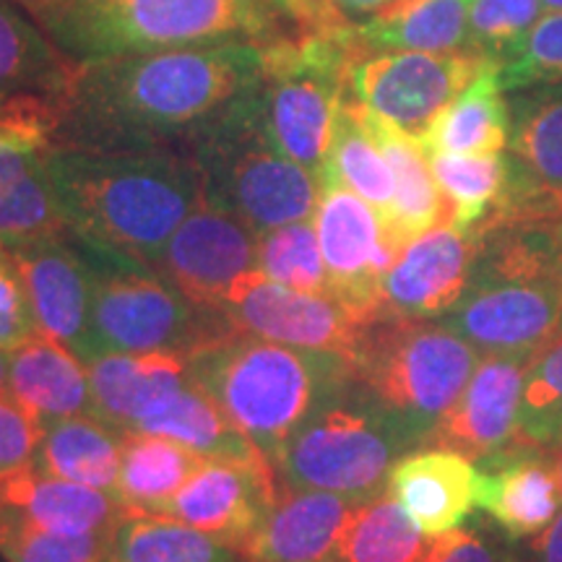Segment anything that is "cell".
<instances>
[{"mask_svg":"<svg viewBox=\"0 0 562 562\" xmlns=\"http://www.w3.org/2000/svg\"><path fill=\"white\" fill-rule=\"evenodd\" d=\"M261 45L180 47L81 63L50 131L89 151H188L256 81Z\"/></svg>","mask_w":562,"mask_h":562,"instance_id":"obj_1","label":"cell"},{"mask_svg":"<svg viewBox=\"0 0 562 562\" xmlns=\"http://www.w3.org/2000/svg\"><path fill=\"white\" fill-rule=\"evenodd\" d=\"M50 167L68 229L94 250L144 269L203 203L201 170L188 151H89L53 144Z\"/></svg>","mask_w":562,"mask_h":562,"instance_id":"obj_2","label":"cell"},{"mask_svg":"<svg viewBox=\"0 0 562 562\" xmlns=\"http://www.w3.org/2000/svg\"><path fill=\"white\" fill-rule=\"evenodd\" d=\"M74 63L305 32L269 0H19Z\"/></svg>","mask_w":562,"mask_h":562,"instance_id":"obj_3","label":"cell"},{"mask_svg":"<svg viewBox=\"0 0 562 562\" xmlns=\"http://www.w3.org/2000/svg\"><path fill=\"white\" fill-rule=\"evenodd\" d=\"M355 364L339 355L258 339L243 328L188 357V375L271 463L315 404Z\"/></svg>","mask_w":562,"mask_h":562,"instance_id":"obj_4","label":"cell"},{"mask_svg":"<svg viewBox=\"0 0 562 562\" xmlns=\"http://www.w3.org/2000/svg\"><path fill=\"white\" fill-rule=\"evenodd\" d=\"M419 440L385 412L355 370L315 404L273 461L279 487L328 490L368 501Z\"/></svg>","mask_w":562,"mask_h":562,"instance_id":"obj_5","label":"cell"},{"mask_svg":"<svg viewBox=\"0 0 562 562\" xmlns=\"http://www.w3.org/2000/svg\"><path fill=\"white\" fill-rule=\"evenodd\" d=\"M351 21L331 30L284 34L261 45L263 60L248 94L266 133L321 182L334 125L347 100L349 66L360 58Z\"/></svg>","mask_w":562,"mask_h":562,"instance_id":"obj_6","label":"cell"},{"mask_svg":"<svg viewBox=\"0 0 562 562\" xmlns=\"http://www.w3.org/2000/svg\"><path fill=\"white\" fill-rule=\"evenodd\" d=\"M248 89L193 140L188 154L201 170L203 201L266 235L284 224L313 220L321 182L273 144Z\"/></svg>","mask_w":562,"mask_h":562,"instance_id":"obj_7","label":"cell"},{"mask_svg":"<svg viewBox=\"0 0 562 562\" xmlns=\"http://www.w3.org/2000/svg\"><path fill=\"white\" fill-rule=\"evenodd\" d=\"M480 351L438 321L383 313L368 323L355 375L372 398L425 446L442 414L459 402Z\"/></svg>","mask_w":562,"mask_h":562,"instance_id":"obj_8","label":"cell"},{"mask_svg":"<svg viewBox=\"0 0 562 562\" xmlns=\"http://www.w3.org/2000/svg\"><path fill=\"white\" fill-rule=\"evenodd\" d=\"M87 248L94 261V292L83 362L110 351H170L188 360L199 349L237 331L235 321L220 307L188 300L144 266L108 256L91 245Z\"/></svg>","mask_w":562,"mask_h":562,"instance_id":"obj_9","label":"cell"},{"mask_svg":"<svg viewBox=\"0 0 562 562\" xmlns=\"http://www.w3.org/2000/svg\"><path fill=\"white\" fill-rule=\"evenodd\" d=\"M492 60L480 50L372 53L349 66L347 91L372 115L422 138L435 117L472 83Z\"/></svg>","mask_w":562,"mask_h":562,"instance_id":"obj_10","label":"cell"},{"mask_svg":"<svg viewBox=\"0 0 562 562\" xmlns=\"http://www.w3.org/2000/svg\"><path fill=\"white\" fill-rule=\"evenodd\" d=\"M328 294L364 326L383 315V277L402 252L383 214L336 180H321L313 214Z\"/></svg>","mask_w":562,"mask_h":562,"instance_id":"obj_11","label":"cell"},{"mask_svg":"<svg viewBox=\"0 0 562 562\" xmlns=\"http://www.w3.org/2000/svg\"><path fill=\"white\" fill-rule=\"evenodd\" d=\"M508 178L482 224L562 220V79L510 91Z\"/></svg>","mask_w":562,"mask_h":562,"instance_id":"obj_12","label":"cell"},{"mask_svg":"<svg viewBox=\"0 0 562 562\" xmlns=\"http://www.w3.org/2000/svg\"><path fill=\"white\" fill-rule=\"evenodd\" d=\"M222 311L258 339L339 355L349 362H355L364 331V323L328 294L292 290L258 271L229 286Z\"/></svg>","mask_w":562,"mask_h":562,"instance_id":"obj_13","label":"cell"},{"mask_svg":"<svg viewBox=\"0 0 562 562\" xmlns=\"http://www.w3.org/2000/svg\"><path fill=\"white\" fill-rule=\"evenodd\" d=\"M560 281L469 277L467 292L435 318L480 355H533L554 341Z\"/></svg>","mask_w":562,"mask_h":562,"instance_id":"obj_14","label":"cell"},{"mask_svg":"<svg viewBox=\"0 0 562 562\" xmlns=\"http://www.w3.org/2000/svg\"><path fill=\"white\" fill-rule=\"evenodd\" d=\"M258 232L229 211L203 201L154 258V277L203 307H220L229 286L256 271Z\"/></svg>","mask_w":562,"mask_h":562,"instance_id":"obj_15","label":"cell"},{"mask_svg":"<svg viewBox=\"0 0 562 562\" xmlns=\"http://www.w3.org/2000/svg\"><path fill=\"white\" fill-rule=\"evenodd\" d=\"M279 501L269 459H206L159 516L175 518L240 552Z\"/></svg>","mask_w":562,"mask_h":562,"instance_id":"obj_16","label":"cell"},{"mask_svg":"<svg viewBox=\"0 0 562 562\" xmlns=\"http://www.w3.org/2000/svg\"><path fill=\"white\" fill-rule=\"evenodd\" d=\"M76 68L19 0H0V121L53 131Z\"/></svg>","mask_w":562,"mask_h":562,"instance_id":"obj_17","label":"cell"},{"mask_svg":"<svg viewBox=\"0 0 562 562\" xmlns=\"http://www.w3.org/2000/svg\"><path fill=\"white\" fill-rule=\"evenodd\" d=\"M50 131L0 121V243L11 252L68 235L50 167Z\"/></svg>","mask_w":562,"mask_h":562,"instance_id":"obj_18","label":"cell"},{"mask_svg":"<svg viewBox=\"0 0 562 562\" xmlns=\"http://www.w3.org/2000/svg\"><path fill=\"white\" fill-rule=\"evenodd\" d=\"M533 355H482L467 389L438 425L425 446L448 448L474 463L508 448L518 438L524 378ZM422 446V448H425Z\"/></svg>","mask_w":562,"mask_h":562,"instance_id":"obj_19","label":"cell"},{"mask_svg":"<svg viewBox=\"0 0 562 562\" xmlns=\"http://www.w3.org/2000/svg\"><path fill=\"white\" fill-rule=\"evenodd\" d=\"M476 508L510 542L539 533L562 508V453L526 438L480 461Z\"/></svg>","mask_w":562,"mask_h":562,"instance_id":"obj_20","label":"cell"},{"mask_svg":"<svg viewBox=\"0 0 562 562\" xmlns=\"http://www.w3.org/2000/svg\"><path fill=\"white\" fill-rule=\"evenodd\" d=\"M37 331L87 357L94 261L74 232L13 250Z\"/></svg>","mask_w":562,"mask_h":562,"instance_id":"obj_21","label":"cell"},{"mask_svg":"<svg viewBox=\"0 0 562 562\" xmlns=\"http://www.w3.org/2000/svg\"><path fill=\"white\" fill-rule=\"evenodd\" d=\"M476 232L442 224L406 243L383 277V313L435 321L467 292L476 258Z\"/></svg>","mask_w":562,"mask_h":562,"instance_id":"obj_22","label":"cell"},{"mask_svg":"<svg viewBox=\"0 0 562 562\" xmlns=\"http://www.w3.org/2000/svg\"><path fill=\"white\" fill-rule=\"evenodd\" d=\"M480 469L448 448H414L391 467L385 492L427 539L459 529L476 508Z\"/></svg>","mask_w":562,"mask_h":562,"instance_id":"obj_23","label":"cell"},{"mask_svg":"<svg viewBox=\"0 0 562 562\" xmlns=\"http://www.w3.org/2000/svg\"><path fill=\"white\" fill-rule=\"evenodd\" d=\"M362 501L328 490L279 487V501L240 550L243 562H326Z\"/></svg>","mask_w":562,"mask_h":562,"instance_id":"obj_24","label":"cell"},{"mask_svg":"<svg viewBox=\"0 0 562 562\" xmlns=\"http://www.w3.org/2000/svg\"><path fill=\"white\" fill-rule=\"evenodd\" d=\"M9 393L40 425L63 417H97L87 362L45 334L9 351Z\"/></svg>","mask_w":562,"mask_h":562,"instance_id":"obj_25","label":"cell"},{"mask_svg":"<svg viewBox=\"0 0 562 562\" xmlns=\"http://www.w3.org/2000/svg\"><path fill=\"white\" fill-rule=\"evenodd\" d=\"M0 505L16 510L40 529L66 537L115 533L131 516L117 492L58 480L34 469L0 484Z\"/></svg>","mask_w":562,"mask_h":562,"instance_id":"obj_26","label":"cell"},{"mask_svg":"<svg viewBox=\"0 0 562 562\" xmlns=\"http://www.w3.org/2000/svg\"><path fill=\"white\" fill-rule=\"evenodd\" d=\"M87 370L97 417L123 432H131L140 414L188 381V360L170 351H110L91 357Z\"/></svg>","mask_w":562,"mask_h":562,"instance_id":"obj_27","label":"cell"},{"mask_svg":"<svg viewBox=\"0 0 562 562\" xmlns=\"http://www.w3.org/2000/svg\"><path fill=\"white\" fill-rule=\"evenodd\" d=\"M472 0H391L360 24H351L360 58L372 53H453L469 47Z\"/></svg>","mask_w":562,"mask_h":562,"instance_id":"obj_28","label":"cell"},{"mask_svg":"<svg viewBox=\"0 0 562 562\" xmlns=\"http://www.w3.org/2000/svg\"><path fill=\"white\" fill-rule=\"evenodd\" d=\"M364 117H368L372 136H375L393 172L396 191H393L389 229L396 237V243L404 248L414 237L442 227V224H451V206H448L446 195L440 193L438 182H435L430 159H427V151L419 144V138L381 121L368 108H364Z\"/></svg>","mask_w":562,"mask_h":562,"instance_id":"obj_29","label":"cell"},{"mask_svg":"<svg viewBox=\"0 0 562 562\" xmlns=\"http://www.w3.org/2000/svg\"><path fill=\"white\" fill-rule=\"evenodd\" d=\"M131 432L170 438L203 459H266L191 375L140 414Z\"/></svg>","mask_w":562,"mask_h":562,"instance_id":"obj_30","label":"cell"},{"mask_svg":"<svg viewBox=\"0 0 562 562\" xmlns=\"http://www.w3.org/2000/svg\"><path fill=\"white\" fill-rule=\"evenodd\" d=\"M125 432L100 417H63L42 425L34 472L117 492Z\"/></svg>","mask_w":562,"mask_h":562,"instance_id":"obj_31","label":"cell"},{"mask_svg":"<svg viewBox=\"0 0 562 562\" xmlns=\"http://www.w3.org/2000/svg\"><path fill=\"white\" fill-rule=\"evenodd\" d=\"M510 140V104L492 63L435 117L419 138L425 151L505 154Z\"/></svg>","mask_w":562,"mask_h":562,"instance_id":"obj_32","label":"cell"},{"mask_svg":"<svg viewBox=\"0 0 562 562\" xmlns=\"http://www.w3.org/2000/svg\"><path fill=\"white\" fill-rule=\"evenodd\" d=\"M203 461V456L170 438L125 432L117 495L131 516H159Z\"/></svg>","mask_w":562,"mask_h":562,"instance_id":"obj_33","label":"cell"},{"mask_svg":"<svg viewBox=\"0 0 562 562\" xmlns=\"http://www.w3.org/2000/svg\"><path fill=\"white\" fill-rule=\"evenodd\" d=\"M321 180H336L375 206L389 224L393 209V172L372 136L364 108L347 94L334 125V138L323 161Z\"/></svg>","mask_w":562,"mask_h":562,"instance_id":"obj_34","label":"cell"},{"mask_svg":"<svg viewBox=\"0 0 562 562\" xmlns=\"http://www.w3.org/2000/svg\"><path fill=\"white\" fill-rule=\"evenodd\" d=\"M425 547V533L383 490L351 510L336 544V558L341 562H419Z\"/></svg>","mask_w":562,"mask_h":562,"instance_id":"obj_35","label":"cell"},{"mask_svg":"<svg viewBox=\"0 0 562 562\" xmlns=\"http://www.w3.org/2000/svg\"><path fill=\"white\" fill-rule=\"evenodd\" d=\"M112 562H243L240 552L167 516H128L112 539Z\"/></svg>","mask_w":562,"mask_h":562,"instance_id":"obj_36","label":"cell"},{"mask_svg":"<svg viewBox=\"0 0 562 562\" xmlns=\"http://www.w3.org/2000/svg\"><path fill=\"white\" fill-rule=\"evenodd\" d=\"M440 193L451 206V224L474 229L501 201L508 161L505 154H446L427 151Z\"/></svg>","mask_w":562,"mask_h":562,"instance_id":"obj_37","label":"cell"},{"mask_svg":"<svg viewBox=\"0 0 562 562\" xmlns=\"http://www.w3.org/2000/svg\"><path fill=\"white\" fill-rule=\"evenodd\" d=\"M256 271L300 292L328 294V273L311 220L292 222L258 235ZM331 297V294H328Z\"/></svg>","mask_w":562,"mask_h":562,"instance_id":"obj_38","label":"cell"},{"mask_svg":"<svg viewBox=\"0 0 562 562\" xmlns=\"http://www.w3.org/2000/svg\"><path fill=\"white\" fill-rule=\"evenodd\" d=\"M115 533L66 537L40 529L0 505V558L5 562H112Z\"/></svg>","mask_w":562,"mask_h":562,"instance_id":"obj_39","label":"cell"},{"mask_svg":"<svg viewBox=\"0 0 562 562\" xmlns=\"http://www.w3.org/2000/svg\"><path fill=\"white\" fill-rule=\"evenodd\" d=\"M505 94L562 79V11L544 13L529 32L492 58Z\"/></svg>","mask_w":562,"mask_h":562,"instance_id":"obj_40","label":"cell"},{"mask_svg":"<svg viewBox=\"0 0 562 562\" xmlns=\"http://www.w3.org/2000/svg\"><path fill=\"white\" fill-rule=\"evenodd\" d=\"M562 427V339L537 351L524 378L518 432L529 442L552 446Z\"/></svg>","mask_w":562,"mask_h":562,"instance_id":"obj_41","label":"cell"},{"mask_svg":"<svg viewBox=\"0 0 562 562\" xmlns=\"http://www.w3.org/2000/svg\"><path fill=\"white\" fill-rule=\"evenodd\" d=\"M544 16L542 0H472L469 47L492 60Z\"/></svg>","mask_w":562,"mask_h":562,"instance_id":"obj_42","label":"cell"},{"mask_svg":"<svg viewBox=\"0 0 562 562\" xmlns=\"http://www.w3.org/2000/svg\"><path fill=\"white\" fill-rule=\"evenodd\" d=\"M505 533L487 524L459 526L432 537L419 562H516L518 550Z\"/></svg>","mask_w":562,"mask_h":562,"instance_id":"obj_43","label":"cell"},{"mask_svg":"<svg viewBox=\"0 0 562 562\" xmlns=\"http://www.w3.org/2000/svg\"><path fill=\"white\" fill-rule=\"evenodd\" d=\"M42 425L19 406L11 393H0V484L34 469Z\"/></svg>","mask_w":562,"mask_h":562,"instance_id":"obj_44","label":"cell"},{"mask_svg":"<svg viewBox=\"0 0 562 562\" xmlns=\"http://www.w3.org/2000/svg\"><path fill=\"white\" fill-rule=\"evenodd\" d=\"M37 331L24 279L13 252L0 243V349L11 351Z\"/></svg>","mask_w":562,"mask_h":562,"instance_id":"obj_45","label":"cell"},{"mask_svg":"<svg viewBox=\"0 0 562 562\" xmlns=\"http://www.w3.org/2000/svg\"><path fill=\"white\" fill-rule=\"evenodd\" d=\"M518 558L524 562H562V508L542 531L529 537Z\"/></svg>","mask_w":562,"mask_h":562,"instance_id":"obj_46","label":"cell"},{"mask_svg":"<svg viewBox=\"0 0 562 562\" xmlns=\"http://www.w3.org/2000/svg\"><path fill=\"white\" fill-rule=\"evenodd\" d=\"M328 3L339 9L344 16H349V13H355V16H372V13L385 9L391 0H328Z\"/></svg>","mask_w":562,"mask_h":562,"instance_id":"obj_47","label":"cell"},{"mask_svg":"<svg viewBox=\"0 0 562 562\" xmlns=\"http://www.w3.org/2000/svg\"><path fill=\"white\" fill-rule=\"evenodd\" d=\"M0 393H9V351L0 349Z\"/></svg>","mask_w":562,"mask_h":562,"instance_id":"obj_48","label":"cell"},{"mask_svg":"<svg viewBox=\"0 0 562 562\" xmlns=\"http://www.w3.org/2000/svg\"><path fill=\"white\" fill-rule=\"evenodd\" d=\"M544 3V11L547 13H558V11H562V0H542Z\"/></svg>","mask_w":562,"mask_h":562,"instance_id":"obj_49","label":"cell"},{"mask_svg":"<svg viewBox=\"0 0 562 562\" xmlns=\"http://www.w3.org/2000/svg\"><path fill=\"white\" fill-rule=\"evenodd\" d=\"M562 339V300H560V321H558V331H554V341Z\"/></svg>","mask_w":562,"mask_h":562,"instance_id":"obj_50","label":"cell"},{"mask_svg":"<svg viewBox=\"0 0 562 562\" xmlns=\"http://www.w3.org/2000/svg\"><path fill=\"white\" fill-rule=\"evenodd\" d=\"M552 448H562V427H560L558 438H554V442H552Z\"/></svg>","mask_w":562,"mask_h":562,"instance_id":"obj_51","label":"cell"},{"mask_svg":"<svg viewBox=\"0 0 562 562\" xmlns=\"http://www.w3.org/2000/svg\"><path fill=\"white\" fill-rule=\"evenodd\" d=\"M326 562H341V560H339V558H334V560H326Z\"/></svg>","mask_w":562,"mask_h":562,"instance_id":"obj_52","label":"cell"},{"mask_svg":"<svg viewBox=\"0 0 562 562\" xmlns=\"http://www.w3.org/2000/svg\"><path fill=\"white\" fill-rule=\"evenodd\" d=\"M516 562H524V560H521V558H516Z\"/></svg>","mask_w":562,"mask_h":562,"instance_id":"obj_53","label":"cell"},{"mask_svg":"<svg viewBox=\"0 0 562 562\" xmlns=\"http://www.w3.org/2000/svg\"><path fill=\"white\" fill-rule=\"evenodd\" d=\"M558 451H560V453H562V448H558Z\"/></svg>","mask_w":562,"mask_h":562,"instance_id":"obj_54","label":"cell"}]
</instances>
